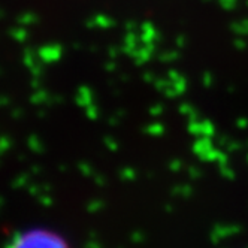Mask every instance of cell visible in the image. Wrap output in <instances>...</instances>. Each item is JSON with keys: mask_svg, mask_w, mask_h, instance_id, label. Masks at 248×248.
<instances>
[{"mask_svg": "<svg viewBox=\"0 0 248 248\" xmlns=\"http://www.w3.org/2000/svg\"><path fill=\"white\" fill-rule=\"evenodd\" d=\"M67 242L60 236L49 232V230L45 229H34L30 230V232L21 235V241H18V245H27V247H33V245H39V247H64Z\"/></svg>", "mask_w": 248, "mask_h": 248, "instance_id": "obj_1", "label": "cell"}]
</instances>
